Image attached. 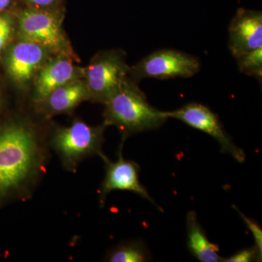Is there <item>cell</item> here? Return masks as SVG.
I'll return each instance as SVG.
<instances>
[{
    "instance_id": "obj_1",
    "label": "cell",
    "mask_w": 262,
    "mask_h": 262,
    "mask_svg": "<svg viewBox=\"0 0 262 262\" xmlns=\"http://www.w3.org/2000/svg\"><path fill=\"white\" fill-rule=\"evenodd\" d=\"M47 160V148L28 124L11 122L0 127V204L29 195Z\"/></svg>"
},
{
    "instance_id": "obj_2",
    "label": "cell",
    "mask_w": 262,
    "mask_h": 262,
    "mask_svg": "<svg viewBox=\"0 0 262 262\" xmlns=\"http://www.w3.org/2000/svg\"><path fill=\"white\" fill-rule=\"evenodd\" d=\"M104 105L103 125L117 127L121 143L130 136L158 128L169 119L167 112L150 105L137 82L131 79L127 78Z\"/></svg>"
},
{
    "instance_id": "obj_3",
    "label": "cell",
    "mask_w": 262,
    "mask_h": 262,
    "mask_svg": "<svg viewBox=\"0 0 262 262\" xmlns=\"http://www.w3.org/2000/svg\"><path fill=\"white\" fill-rule=\"evenodd\" d=\"M106 127L103 124L92 127L81 120H75L70 126L56 131L52 138V149L67 170L75 172L82 160L103 154V131Z\"/></svg>"
},
{
    "instance_id": "obj_4",
    "label": "cell",
    "mask_w": 262,
    "mask_h": 262,
    "mask_svg": "<svg viewBox=\"0 0 262 262\" xmlns=\"http://www.w3.org/2000/svg\"><path fill=\"white\" fill-rule=\"evenodd\" d=\"M200 70L201 63L196 57L177 50L160 49L130 67L129 73L132 77L131 80L137 82L146 78H189Z\"/></svg>"
},
{
    "instance_id": "obj_5",
    "label": "cell",
    "mask_w": 262,
    "mask_h": 262,
    "mask_svg": "<svg viewBox=\"0 0 262 262\" xmlns=\"http://www.w3.org/2000/svg\"><path fill=\"white\" fill-rule=\"evenodd\" d=\"M129 70L121 52L108 51L98 55L86 71L90 98L103 103L107 101L127 80Z\"/></svg>"
},
{
    "instance_id": "obj_6",
    "label": "cell",
    "mask_w": 262,
    "mask_h": 262,
    "mask_svg": "<svg viewBox=\"0 0 262 262\" xmlns=\"http://www.w3.org/2000/svg\"><path fill=\"white\" fill-rule=\"evenodd\" d=\"M169 118H175L196 130L203 131L220 144L221 151L243 163L246 160L244 150L238 147L224 129L220 119L208 106L189 103L174 111L167 112Z\"/></svg>"
},
{
    "instance_id": "obj_7",
    "label": "cell",
    "mask_w": 262,
    "mask_h": 262,
    "mask_svg": "<svg viewBox=\"0 0 262 262\" xmlns=\"http://www.w3.org/2000/svg\"><path fill=\"white\" fill-rule=\"evenodd\" d=\"M122 145L123 143L120 146L116 161H111L103 153L100 156L104 162L106 170L99 190L100 202L103 203L106 196L113 191H129L142 196L158 208L139 181V165L132 160H125L122 156Z\"/></svg>"
},
{
    "instance_id": "obj_8",
    "label": "cell",
    "mask_w": 262,
    "mask_h": 262,
    "mask_svg": "<svg viewBox=\"0 0 262 262\" xmlns=\"http://www.w3.org/2000/svg\"><path fill=\"white\" fill-rule=\"evenodd\" d=\"M19 27L24 40L60 52L66 48V39L54 15L41 10H24L19 17Z\"/></svg>"
},
{
    "instance_id": "obj_9",
    "label": "cell",
    "mask_w": 262,
    "mask_h": 262,
    "mask_svg": "<svg viewBox=\"0 0 262 262\" xmlns=\"http://www.w3.org/2000/svg\"><path fill=\"white\" fill-rule=\"evenodd\" d=\"M229 49L234 58L262 48V13L239 8L229 25Z\"/></svg>"
},
{
    "instance_id": "obj_10",
    "label": "cell",
    "mask_w": 262,
    "mask_h": 262,
    "mask_svg": "<svg viewBox=\"0 0 262 262\" xmlns=\"http://www.w3.org/2000/svg\"><path fill=\"white\" fill-rule=\"evenodd\" d=\"M46 56V48L24 40L11 48L6 58V68L15 82L25 84L32 78Z\"/></svg>"
},
{
    "instance_id": "obj_11",
    "label": "cell",
    "mask_w": 262,
    "mask_h": 262,
    "mask_svg": "<svg viewBox=\"0 0 262 262\" xmlns=\"http://www.w3.org/2000/svg\"><path fill=\"white\" fill-rule=\"evenodd\" d=\"M73 64L65 58H58L48 63L38 74L35 81L34 100L39 103L55 90L70 83L75 77Z\"/></svg>"
},
{
    "instance_id": "obj_12",
    "label": "cell",
    "mask_w": 262,
    "mask_h": 262,
    "mask_svg": "<svg viewBox=\"0 0 262 262\" xmlns=\"http://www.w3.org/2000/svg\"><path fill=\"white\" fill-rule=\"evenodd\" d=\"M90 98L86 84L73 82L55 90L44 101L38 103L47 116L69 113L75 110L83 100Z\"/></svg>"
},
{
    "instance_id": "obj_13",
    "label": "cell",
    "mask_w": 262,
    "mask_h": 262,
    "mask_svg": "<svg viewBox=\"0 0 262 262\" xmlns=\"http://www.w3.org/2000/svg\"><path fill=\"white\" fill-rule=\"evenodd\" d=\"M187 245L191 253L202 262L222 261L218 245L208 239L202 228L194 211H189L187 215Z\"/></svg>"
},
{
    "instance_id": "obj_14",
    "label": "cell",
    "mask_w": 262,
    "mask_h": 262,
    "mask_svg": "<svg viewBox=\"0 0 262 262\" xmlns=\"http://www.w3.org/2000/svg\"><path fill=\"white\" fill-rule=\"evenodd\" d=\"M149 260V251L141 242L119 245L106 257V261L110 262H144Z\"/></svg>"
},
{
    "instance_id": "obj_15",
    "label": "cell",
    "mask_w": 262,
    "mask_h": 262,
    "mask_svg": "<svg viewBox=\"0 0 262 262\" xmlns=\"http://www.w3.org/2000/svg\"><path fill=\"white\" fill-rule=\"evenodd\" d=\"M234 58L241 73L255 77L261 82L262 48L248 52Z\"/></svg>"
},
{
    "instance_id": "obj_16",
    "label": "cell",
    "mask_w": 262,
    "mask_h": 262,
    "mask_svg": "<svg viewBox=\"0 0 262 262\" xmlns=\"http://www.w3.org/2000/svg\"><path fill=\"white\" fill-rule=\"evenodd\" d=\"M262 253H260L256 247L246 248L241 250L239 252L232 255L230 257L224 258L222 261L225 262H251L254 261H261Z\"/></svg>"
},
{
    "instance_id": "obj_17",
    "label": "cell",
    "mask_w": 262,
    "mask_h": 262,
    "mask_svg": "<svg viewBox=\"0 0 262 262\" xmlns=\"http://www.w3.org/2000/svg\"><path fill=\"white\" fill-rule=\"evenodd\" d=\"M13 32L11 18L6 15L0 14V54L4 51Z\"/></svg>"
},
{
    "instance_id": "obj_18",
    "label": "cell",
    "mask_w": 262,
    "mask_h": 262,
    "mask_svg": "<svg viewBox=\"0 0 262 262\" xmlns=\"http://www.w3.org/2000/svg\"><path fill=\"white\" fill-rule=\"evenodd\" d=\"M234 208L237 211L239 215H241V218L244 220V223L246 224V227L249 229L250 232L252 233L253 237H254L255 242H256V247L257 248L258 251L262 253V230L259 225L256 223L254 220H251V219L248 218L246 215H244L235 206H234Z\"/></svg>"
},
{
    "instance_id": "obj_19",
    "label": "cell",
    "mask_w": 262,
    "mask_h": 262,
    "mask_svg": "<svg viewBox=\"0 0 262 262\" xmlns=\"http://www.w3.org/2000/svg\"><path fill=\"white\" fill-rule=\"evenodd\" d=\"M29 3L37 6H48L53 4L55 0H27Z\"/></svg>"
},
{
    "instance_id": "obj_20",
    "label": "cell",
    "mask_w": 262,
    "mask_h": 262,
    "mask_svg": "<svg viewBox=\"0 0 262 262\" xmlns=\"http://www.w3.org/2000/svg\"><path fill=\"white\" fill-rule=\"evenodd\" d=\"M10 0H0V11H3L9 5Z\"/></svg>"
},
{
    "instance_id": "obj_21",
    "label": "cell",
    "mask_w": 262,
    "mask_h": 262,
    "mask_svg": "<svg viewBox=\"0 0 262 262\" xmlns=\"http://www.w3.org/2000/svg\"><path fill=\"white\" fill-rule=\"evenodd\" d=\"M2 103V94H1V91H0V105H1Z\"/></svg>"
}]
</instances>
